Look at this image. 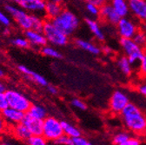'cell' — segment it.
I'll use <instances>...</instances> for the list:
<instances>
[{
    "label": "cell",
    "mask_w": 146,
    "mask_h": 145,
    "mask_svg": "<svg viewBox=\"0 0 146 145\" xmlns=\"http://www.w3.org/2000/svg\"><path fill=\"white\" fill-rule=\"evenodd\" d=\"M18 70H19L21 73H23L24 75H25L28 78H30L31 80H32L33 82L36 83L38 84H39L41 86L48 85L47 80L42 75L36 73V72L33 71L32 70L29 69L28 67H26L25 65H18Z\"/></svg>",
    "instance_id": "obj_18"
},
{
    "label": "cell",
    "mask_w": 146,
    "mask_h": 145,
    "mask_svg": "<svg viewBox=\"0 0 146 145\" xmlns=\"http://www.w3.org/2000/svg\"><path fill=\"white\" fill-rule=\"evenodd\" d=\"M0 112H1V115H2L4 120L5 121V122L10 123L11 125H16L17 123L22 122V121L25 117V112L17 111L16 109L11 108L10 106Z\"/></svg>",
    "instance_id": "obj_13"
},
{
    "label": "cell",
    "mask_w": 146,
    "mask_h": 145,
    "mask_svg": "<svg viewBox=\"0 0 146 145\" xmlns=\"http://www.w3.org/2000/svg\"><path fill=\"white\" fill-rule=\"evenodd\" d=\"M5 11L12 17L16 24L22 30H27L31 29V13L24 10L20 6L17 7L12 5H6Z\"/></svg>",
    "instance_id": "obj_6"
},
{
    "label": "cell",
    "mask_w": 146,
    "mask_h": 145,
    "mask_svg": "<svg viewBox=\"0 0 146 145\" xmlns=\"http://www.w3.org/2000/svg\"><path fill=\"white\" fill-rule=\"evenodd\" d=\"M101 50H102V52H104L106 56L111 55V53H112V49L108 46H104L103 48H101Z\"/></svg>",
    "instance_id": "obj_41"
},
{
    "label": "cell",
    "mask_w": 146,
    "mask_h": 145,
    "mask_svg": "<svg viewBox=\"0 0 146 145\" xmlns=\"http://www.w3.org/2000/svg\"><path fill=\"white\" fill-rule=\"evenodd\" d=\"M74 44H76V46H78L79 49L91 54V55H95L98 56L102 52L101 48L97 45L96 44L85 40V39H82V38H77L74 40Z\"/></svg>",
    "instance_id": "obj_17"
},
{
    "label": "cell",
    "mask_w": 146,
    "mask_h": 145,
    "mask_svg": "<svg viewBox=\"0 0 146 145\" xmlns=\"http://www.w3.org/2000/svg\"><path fill=\"white\" fill-rule=\"evenodd\" d=\"M11 44L21 49H28L31 47V44L26 38H15L11 40Z\"/></svg>",
    "instance_id": "obj_30"
},
{
    "label": "cell",
    "mask_w": 146,
    "mask_h": 145,
    "mask_svg": "<svg viewBox=\"0 0 146 145\" xmlns=\"http://www.w3.org/2000/svg\"><path fill=\"white\" fill-rule=\"evenodd\" d=\"M0 24H3L5 27H9L11 24V19L5 13H4L2 11H0Z\"/></svg>",
    "instance_id": "obj_35"
},
{
    "label": "cell",
    "mask_w": 146,
    "mask_h": 145,
    "mask_svg": "<svg viewBox=\"0 0 146 145\" xmlns=\"http://www.w3.org/2000/svg\"><path fill=\"white\" fill-rule=\"evenodd\" d=\"M120 145H141V140L138 136H131Z\"/></svg>",
    "instance_id": "obj_37"
},
{
    "label": "cell",
    "mask_w": 146,
    "mask_h": 145,
    "mask_svg": "<svg viewBox=\"0 0 146 145\" xmlns=\"http://www.w3.org/2000/svg\"><path fill=\"white\" fill-rule=\"evenodd\" d=\"M7 107H9V103L5 92H0V111H4Z\"/></svg>",
    "instance_id": "obj_36"
},
{
    "label": "cell",
    "mask_w": 146,
    "mask_h": 145,
    "mask_svg": "<svg viewBox=\"0 0 146 145\" xmlns=\"http://www.w3.org/2000/svg\"><path fill=\"white\" fill-rule=\"evenodd\" d=\"M87 145H93V144H92V143H91V142H88V144H87Z\"/></svg>",
    "instance_id": "obj_47"
},
{
    "label": "cell",
    "mask_w": 146,
    "mask_h": 145,
    "mask_svg": "<svg viewBox=\"0 0 146 145\" xmlns=\"http://www.w3.org/2000/svg\"><path fill=\"white\" fill-rule=\"evenodd\" d=\"M85 9H86L87 12L92 17H99L100 8L98 6H97L96 5H94L92 3H90V2H86Z\"/></svg>",
    "instance_id": "obj_31"
},
{
    "label": "cell",
    "mask_w": 146,
    "mask_h": 145,
    "mask_svg": "<svg viewBox=\"0 0 146 145\" xmlns=\"http://www.w3.org/2000/svg\"><path fill=\"white\" fill-rule=\"evenodd\" d=\"M130 103L129 96L121 89H117L111 94L109 100V107L114 114L120 115L122 111Z\"/></svg>",
    "instance_id": "obj_9"
},
{
    "label": "cell",
    "mask_w": 146,
    "mask_h": 145,
    "mask_svg": "<svg viewBox=\"0 0 146 145\" xmlns=\"http://www.w3.org/2000/svg\"><path fill=\"white\" fill-rule=\"evenodd\" d=\"M42 32L45 36V38L49 44L53 46L63 47L69 44L70 37L58 30L56 26L53 24L51 20L44 19V28Z\"/></svg>",
    "instance_id": "obj_3"
},
{
    "label": "cell",
    "mask_w": 146,
    "mask_h": 145,
    "mask_svg": "<svg viewBox=\"0 0 146 145\" xmlns=\"http://www.w3.org/2000/svg\"><path fill=\"white\" fill-rule=\"evenodd\" d=\"M70 103H71V105L74 108L78 109V110H80V111H85L86 109H87L86 103L84 101H82L81 99H78V98L72 99L70 101Z\"/></svg>",
    "instance_id": "obj_34"
},
{
    "label": "cell",
    "mask_w": 146,
    "mask_h": 145,
    "mask_svg": "<svg viewBox=\"0 0 146 145\" xmlns=\"http://www.w3.org/2000/svg\"><path fill=\"white\" fill-rule=\"evenodd\" d=\"M61 123H62V127L64 130V134L69 136L71 138L82 136L81 130L78 128V127L73 125L72 123L66 122V121H61Z\"/></svg>",
    "instance_id": "obj_24"
},
{
    "label": "cell",
    "mask_w": 146,
    "mask_h": 145,
    "mask_svg": "<svg viewBox=\"0 0 146 145\" xmlns=\"http://www.w3.org/2000/svg\"><path fill=\"white\" fill-rule=\"evenodd\" d=\"M1 145H12V144H11V143L8 142H4L1 143Z\"/></svg>",
    "instance_id": "obj_46"
},
{
    "label": "cell",
    "mask_w": 146,
    "mask_h": 145,
    "mask_svg": "<svg viewBox=\"0 0 146 145\" xmlns=\"http://www.w3.org/2000/svg\"><path fill=\"white\" fill-rule=\"evenodd\" d=\"M5 127H6V122L4 120V118L1 115V112H0V134H2L5 131Z\"/></svg>",
    "instance_id": "obj_39"
},
{
    "label": "cell",
    "mask_w": 146,
    "mask_h": 145,
    "mask_svg": "<svg viewBox=\"0 0 146 145\" xmlns=\"http://www.w3.org/2000/svg\"><path fill=\"white\" fill-rule=\"evenodd\" d=\"M25 36L29 41L31 46L34 47H44L47 45L48 41L45 38V36L44 35L43 32L41 31H36L32 29L25 30Z\"/></svg>",
    "instance_id": "obj_14"
},
{
    "label": "cell",
    "mask_w": 146,
    "mask_h": 145,
    "mask_svg": "<svg viewBox=\"0 0 146 145\" xmlns=\"http://www.w3.org/2000/svg\"><path fill=\"white\" fill-rule=\"evenodd\" d=\"M13 134L18 140H20V141H28V139L31 136V134L29 131V130L22 122L14 125Z\"/></svg>",
    "instance_id": "obj_22"
},
{
    "label": "cell",
    "mask_w": 146,
    "mask_h": 145,
    "mask_svg": "<svg viewBox=\"0 0 146 145\" xmlns=\"http://www.w3.org/2000/svg\"><path fill=\"white\" fill-rule=\"evenodd\" d=\"M84 22H85V24L87 25L88 29L90 30V31L93 34V36L98 41L104 42L105 40V34H104L99 22L97 19L89 17V19H85Z\"/></svg>",
    "instance_id": "obj_16"
},
{
    "label": "cell",
    "mask_w": 146,
    "mask_h": 145,
    "mask_svg": "<svg viewBox=\"0 0 146 145\" xmlns=\"http://www.w3.org/2000/svg\"><path fill=\"white\" fill-rule=\"evenodd\" d=\"M109 3L113 7L120 17H128L130 14V8L128 0H109Z\"/></svg>",
    "instance_id": "obj_20"
},
{
    "label": "cell",
    "mask_w": 146,
    "mask_h": 145,
    "mask_svg": "<svg viewBox=\"0 0 146 145\" xmlns=\"http://www.w3.org/2000/svg\"><path fill=\"white\" fill-rule=\"evenodd\" d=\"M64 10L62 4L56 2H46L45 10H44V17L46 19L52 20L57 17Z\"/></svg>",
    "instance_id": "obj_19"
},
{
    "label": "cell",
    "mask_w": 146,
    "mask_h": 145,
    "mask_svg": "<svg viewBox=\"0 0 146 145\" xmlns=\"http://www.w3.org/2000/svg\"><path fill=\"white\" fill-rule=\"evenodd\" d=\"M5 95L10 107L25 113L29 111L31 105V101L23 93L15 89H8L5 90Z\"/></svg>",
    "instance_id": "obj_7"
},
{
    "label": "cell",
    "mask_w": 146,
    "mask_h": 145,
    "mask_svg": "<svg viewBox=\"0 0 146 145\" xmlns=\"http://www.w3.org/2000/svg\"><path fill=\"white\" fill-rule=\"evenodd\" d=\"M46 87H47V89H48L49 93H50L51 95H57V94H58V89L56 88V86H54V85H50V84H48V85H47Z\"/></svg>",
    "instance_id": "obj_40"
},
{
    "label": "cell",
    "mask_w": 146,
    "mask_h": 145,
    "mask_svg": "<svg viewBox=\"0 0 146 145\" xmlns=\"http://www.w3.org/2000/svg\"><path fill=\"white\" fill-rule=\"evenodd\" d=\"M31 29L36 31H41L44 28V19L39 15L36 14H31Z\"/></svg>",
    "instance_id": "obj_26"
},
{
    "label": "cell",
    "mask_w": 146,
    "mask_h": 145,
    "mask_svg": "<svg viewBox=\"0 0 146 145\" xmlns=\"http://www.w3.org/2000/svg\"><path fill=\"white\" fill-rule=\"evenodd\" d=\"M117 66H118L120 71L124 76L130 77V76L132 75V73H133V65L131 64L129 58H128L126 56L123 55V56L119 57L117 58Z\"/></svg>",
    "instance_id": "obj_21"
},
{
    "label": "cell",
    "mask_w": 146,
    "mask_h": 145,
    "mask_svg": "<svg viewBox=\"0 0 146 145\" xmlns=\"http://www.w3.org/2000/svg\"><path fill=\"white\" fill-rule=\"evenodd\" d=\"M11 1H12L13 3H15V4H17L18 6H19L21 4H23V3H25V1H27V0H11Z\"/></svg>",
    "instance_id": "obj_42"
},
{
    "label": "cell",
    "mask_w": 146,
    "mask_h": 145,
    "mask_svg": "<svg viewBox=\"0 0 146 145\" xmlns=\"http://www.w3.org/2000/svg\"><path fill=\"white\" fill-rule=\"evenodd\" d=\"M22 123L31 132V136H42L43 135V120H39L32 117L29 114L25 113Z\"/></svg>",
    "instance_id": "obj_12"
},
{
    "label": "cell",
    "mask_w": 146,
    "mask_h": 145,
    "mask_svg": "<svg viewBox=\"0 0 146 145\" xmlns=\"http://www.w3.org/2000/svg\"><path fill=\"white\" fill-rule=\"evenodd\" d=\"M120 47L124 54L129 58L132 65L139 63L145 52V49L137 45L132 38H121L119 39Z\"/></svg>",
    "instance_id": "obj_4"
},
{
    "label": "cell",
    "mask_w": 146,
    "mask_h": 145,
    "mask_svg": "<svg viewBox=\"0 0 146 145\" xmlns=\"http://www.w3.org/2000/svg\"><path fill=\"white\" fill-rule=\"evenodd\" d=\"M0 145H1V143H0Z\"/></svg>",
    "instance_id": "obj_50"
},
{
    "label": "cell",
    "mask_w": 146,
    "mask_h": 145,
    "mask_svg": "<svg viewBox=\"0 0 146 145\" xmlns=\"http://www.w3.org/2000/svg\"><path fill=\"white\" fill-rule=\"evenodd\" d=\"M137 91L142 96H143V97H146V82L138 84V86H137Z\"/></svg>",
    "instance_id": "obj_38"
},
{
    "label": "cell",
    "mask_w": 146,
    "mask_h": 145,
    "mask_svg": "<svg viewBox=\"0 0 146 145\" xmlns=\"http://www.w3.org/2000/svg\"><path fill=\"white\" fill-rule=\"evenodd\" d=\"M120 117L123 126L135 136H146V115L138 106L130 102L120 113Z\"/></svg>",
    "instance_id": "obj_1"
},
{
    "label": "cell",
    "mask_w": 146,
    "mask_h": 145,
    "mask_svg": "<svg viewBox=\"0 0 146 145\" xmlns=\"http://www.w3.org/2000/svg\"><path fill=\"white\" fill-rule=\"evenodd\" d=\"M130 13L142 23H146V0H128Z\"/></svg>",
    "instance_id": "obj_10"
},
{
    "label": "cell",
    "mask_w": 146,
    "mask_h": 145,
    "mask_svg": "<svg viewBox=\"0 0 146 145\" xmlns=\"http://www.w3.org/2000/svg\"><path fill=\"white\" fill-rule=\"evenodd\" d=\"M99 17L104 22L115 26L121 19L109 2L103 5L102 7H100Z\"/></svg>",
    "instance_id": "obj_11"
},
{
    "label": "cell",
    "mask_w": 146,
    "mask_h": 145,
    "mask_svg": "<svg viewBox=\"0 0 146 145\" xmlns=\"http://www.w3.org/2000/svg\"><path fill=\"white\" fill-rule=\"evenodd\" d=\"M46 1L45 0H27L19 6L31 14H44Z\"/></svg>",
    "instance_id": "obj_15"
},
{
    "label": "cell",
    "mask_w": 146,
    "mask_h": 145,
    "mask_svg": "<svg viewBox=\"0 0 146 145\" xmlns=\"http://www.w3.org/2000/svg\"><path fill=\"white\" fill-rule=\"evenodd\" d=\"M41 53L44 56L50 58H55V59H61L63 58V55L60 51H58L56 48L53 46H49L45 45L41 48Z\"/></svg>",
    "instance_id": "obj_25"
},
{
    "label": "cell",
    "mask_w": 146,
    "mask_h": 145,
    "mask_svg": "<svg viewBox=\"0 0 146 145\" xmlns=\"http://www.w3.org/2000/svg\"><path fill=\"white\" fill-rule=\"evenodd\" d=\"M26 113L31 116L32 117L39 120H44L47 117V111L43 106L38 104H31L29 111Z\"/></svg>",
    "instance_id": "obj_23"
},
{
    "label": "cell",
    "mask_w": 146,
    "mask_h": 145,
    "mask_svg": "<svg viewBox=\"0 0 146 145\" xmlns=\"http://www.w3.org/2000/svg\"><path fill=\"white\" fill-rule=\"evenodd\" d=\"M116 30L121 38H132L139 30L137 24L130 17H121L116 24Z\"/></svg>",
    "instance_id": "obj_8"
},
{
    "label": "cell",
    "mask_w": 146,
    "mask_h": 145,
    "mask_svg": "<svg viewBox=\"0 0 146 145\" xmlns=\"http://www.w3.org/2000/svg\"><path fill=\"white\" fill-rule=\"evenodd\" d=\"M29 145H47L48 140L42 135V136H31L28 141Z\"/></svg>",
    "instance_id": "obj_29"
},
{
    "label": "cell",
    "mask_w": 146,
    "mask_h": 145,
    "mask_svg": "<svg viewBox=\"0 0 146 145\" xmlns=\"http://www.w3.org/2000/svg\"><path fill=\"white\" fill-rule=\"evenodd\" d=\"M5 90H6L5 85L0 81V92H5Z\"/></svg>",
    "instance_id": "obj_43"
},
{
    "label": "cell",
    "mask_w": 146,
    "mask_h": 145,
    "mask_svg": "<svg viewBox=\"0 0 146 145\" xmlns=\"http://www.w3.org/2000/svg\"><path fill=\"white\" fill-rule=\"evenodd\" d=\"M54 142H56L57 144H58V145H71L72 138L70 137L69 136L65 135V134H63L62 136H60Z\"/></svg>",
    "instance_id": "obj_33"
},
{
    "label": "cell",
    "mask_w": 146,
    "mask_h": 145,
    "mask_svg": "<svg viewBox=\"0 0 146 145\" xmlns=\"http://www.w3.org/2000/svg\"><path fill=\"white\" fill-rule=\"evenodd\" d=\"M53 24L69 37L75 34L80 26L79 17L70 10L64 9L62 12L51 20Z\"/></svg>",
    "instance_id": "obj_2"
},
{
    "label": "cell",
    "mask_w": 146,
    "mask_h": 145,
    "mask_svg": "<svg viewBox=\"0 0 146 145\" xmlns=\"http://www.w3.org/2000/svg\"><path fill=\"white\" fill-rule=\"evenodd\" d=\"M84 1H86V2H89V1H90V0H84Z\"/></svg>",
    "instance_id": "obj_48"
},
{
    "label": "cell",
    "mask_w": 146,
    "mask_h": 145,
    "mask_svg": "<svg viewBox=\"0 0 146 145\" xmlns=\"http://www.w3.org/2000/svg\"><path fill=\"white\" fill-rule=\"evenodd\" d=\"M45 1L46 2L50 1V2H56V3H59V4H63L64 0H45Z\"/></svg>",
    "instance_id": "obj_44"
},
{
    "label": "cell",
    "mask_w": 146,
    "mask_h": 145,
    "mask_svg": "<svg viewBox=\"0 0 146 145\" xmlns=\"http://www.w3.org/2000/svg\"><path fill=\"white\" fill-rule=\"evenodd\" d=\"M64 134L61 121L53 117H47L43 120V136L48 142H54Z\"/></svg>",
    "instance_id": "obj_5"
},
{
    "label": "cell",
    "mask_w": 146,
    "mask_h": 145,
    "mask_svg": "<svg viewBox=\"0 0 146 145\" xmlns=\"http://www.w3.org/2000/svg\"><path fill=\"white\" fill-rule=\"evenodd\" d=\"M145 24V28H146V23H144Z\"/></svg>",
    "instance_id": "obj_49"
},
{
    "label": "cell",
    "mask_w": 146,
    "mask_h": 145,
    "mask_svg": "<svg viewBox=\"0 0 146 145\" xmlns=\"http://www.w3.org/2000/svg\"><path fill=\"white\" fill-rule=\"evenodd\" d=\"M131 136L128 133L127 131H120L117 133L113 138H112V142L115 145H120L121 143L124 142L127 139H129Z\"/></svg>",
    "instance_id": "obj_28"
},
{
    "label": "cell",
    "mask_w": 146,
    "mask_h": 145,
    "mask_svg": "<svg viewBox=\"0 0 146 145\" xmlns=\"http://www.w3.org/2000/svg\"><path fill=\"white\" fill-rule=\"evenodd\" d=\"M138 74L141 77L146 78V50L138 63Z\"/></svg>",
    "instance_id": "obj_32"
},
{
    "label": "cell",
    "mask_w": 146,
    "mask_h": 145,
    "mask_svg": "<svg viewBox=\"0 0 146 145\" xmlns=\"http://www.w3.org/2000/svg\"><path fill=\"white\" fill-rule=\"evenodd\" d=\"M5 71L0 68V78H3V77H5Z\"/></svg>",
    "instance_id": "obj_45"
},
{
    "label": "cell",
    "mask_w": 146,
    "mask_h": 145,
    "mask_svg": "<svg viewBox=\"0 0 146 145\" xmlns=\"http://www.w3.org/2000/svg\"><path fill=\"white\" fill-rule=\"evenodd\" d=\"M132 39L137 45L146 50V30L144 29L139 28Z\"/></svg>",
    "instance_id": "obj_27"
}]
</instances>
